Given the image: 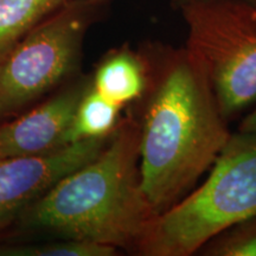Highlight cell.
Instances as JSON below:
<instances>
[{
	"instance_id": "obj_1",
	"label": "cell",
	"mask_w": 256,
	"mask_h": 256,
	"mask_svg": "<svg viewBox=\"0 0 256 256\" xmlns=\"http://www.w3.org/2000/svg\"><path fill=\"white\" fill-rule=\"evenodd\" d=\"M140 130V186L164 212L194 190L232 134L209 78L185 48L166 54Z\"/></svg>"
},
{
	"instance_id": "obj_2",
	"label": "cell",
	"mask_w": 256,
	"mask_h": 256,
	"mask_svg": "<svg viewBox=\"0 0 256 256\" xmlns=\"http://www.w3.org/2000/svg\"><path fill=\"white\" fill-rule=\"evenodd\" d=\"M139 142V128L124 122L100 154L32 204L23 223L64 240L136 247L156 215L140 186Z\"/></svg>"
},
{
	"instance_id": "obj_3",
	"label": "cell",
	"mask_w": 256,
	"mask_h": 256,
	"mask_svg": "<svg viewBox=\"0 0 256 256\" xmlns=\"http://www.w3.org/2000/svg\"><path fill=\"white\" fill-rule=\"evenodd\" d=\"M256 216V134L230 136L200 186L151 220L136 248L147 256H188Z\"/></svg>"
},
{
	"instance_id": "obj_4",
	"label": "cell",
	"mask_w": 256,
	"mask_h": 256,
	"mask_svg": "<svg viewBox=\"0 0 256 256\" xmlns=\"http://www.w3.org/2000/svg\"><path fill=\"white\" fill-rule=\"evenodd\" d=\"M185 49L228 119L256 102V0H183Z\"/></svg>"
},
{
	"instance_id": "obj_5",
	"label": "cell",
	"mask_w": 256,
	"mask_h": 256,
	"mask_svg": "<svg viewBox=\"0 0 256 256\" xmlns=\"http://www.w3.org/2000/svg\"><path fill=\"white\" fill-rule=\"evenodd\" d=\"M84 20L75 11L42 20L0 56V122L17 115L75 68Z\"/></svg>"
},
{
	"instance_id": "obj_6",
	"label": "cell",
	"mask_w": 256,
	"mask_h": 256,
	"mask_svg": "<svg viewBox=\"0 0 256 256\" xmlns=\"http://www.w3.org/2000/svg\"><path fill=\"white\" fill-rule=\"evenodd\" d=\"M108 142L110 138L84 139L42 154L0 158V229L60 179L96 158Z\"/></svg>"
},
{
	"instance_id": "obj_7",
	"label": "cell",
	"mask_w": 256,
	"mask_h": 256,
	"mask_svg": "<svg viewBox=\"0 0 256 256\" xmlns=\"http://www.w3.org/2000/svg\"><path fill=\"white\" fill-rule=\"evenodd\" d=\"M87 88L75 86L16 120L0 122V158L37 156L68 145L66 136Z\"/></svg>"
},
{
	"instance_id": "obj_8",
	"label": "cell",
	"mask_w": 256,
	"mask_h": 256,
	"mask_svg": "<svg viewBox=\"0 0 256 256\" xmlns=\"http://www.w3.org/2000/svg\"><path fill=\"white\" fill-rule=\"evenodd\" d=\"M92 88L119 107L136 100L146 88L142 60L130 50L112 54L98 66Z\"/></svg>"
},
{
	"instance_id": "obj_9",
	"label": "cell",
	"mask_w": 256,
	"mask_h": 256,
	"mask_svg": "<svg viewBox=\"0 0 256 256\" xmlns=\"http://www.w3.org/2000/svg\"><path fill=\"white\" fill-rule=\"evenodd\" d=\"M120 110L121 107L107 100L94 88H87L66 136V144L110 136L116 127Z\"/></svg>"
},
{
	"instance_id": "obj_10",
	"label": "cell",
	"mask_w": 256,
	"mask_h": 256,
	"mask_svg": "<svg viewBox=\"0 0 256 256\" xmlns=\"http://www.w3.org/2000/svg\"><path fill=\"white\" fill-rule=\"evenodd\" d=\"M66 0H0V56Z\"/></svg>"
},
{
	"instance_id": "obj_11",
	"label": "cell",
	"mask_w": 256,
	"mask_h": 256,
	"mask_svg": "<svg viewBox=\"0 0 256 256\" xmlns=\"http://www.w3.org/2000/svg\"><path fill=\"white\" fill-rule=\"evenodd\" d=\"M116 248L98 243L64 240L43 244L0 246V256H110Z\"/></svg>"
},
{
	"instance_id": "obj_12",
	"label": "cell",
	"mask_w": 256,
	"mask_h": 256,
	"mask_svg": "<svg viewBox=\"0 0 256 256\" xmlns=\"http://www.w3.org/2000/svg\"><path fill=\"white\" fill-rule=\"evenodd\" d=\"M208 243L210 247H204L208 255L256 256V216L230 226Z\"/></svg>"
},
{
	"instance_id": "obj_13",
	"label": "cell",
	"mask_w": 256,
	"mask_h": 256,
	"mask_svg": "<svg viewBox=\"0 0 256 256\" xmlns=\"http://www.w3.org/2000/svg\"><path fill=\"white\" fill-rule=\"evenodd\" d=\"M238 132L256 134V110H252V113L242 121V124H240Z\"/></svg>"
},
{
	"instance_id": "obj_14",
	"label": "cell",
	"mask_w": 256,
	"mask_h": 256,
	"mask_svg": "<svg viewBox=\"0 0 256 256\" xmlns=\"http://www.w3.org/2000/svg\"><path fill=\"white\" fill-rule=\"evenodd\" d=\"M66 2H68V0H66ZM177 2H183V0H177Z\"/></svg>"
}]
</instances>
